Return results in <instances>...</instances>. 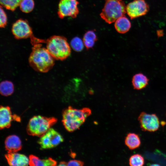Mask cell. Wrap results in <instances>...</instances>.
Listing matches in <instances>:
<instances>
[{"label":"cell","mask_w":166,"mask_h":166,"mask_svg":"<svg viewBox=\"0 0 166 166\" xmlns=\"http://www.w3.org/2000/svg\"><path fill=\"white\" fill-rule=\"evenodd\" d=\"M10 166H27L29 165V159L25 155L17 152H8L5 155Z\"/></svg>","instance_id":"11"},{"label":"cell","mask_w":166,"mask_h":166,"mask_svg":"<svg viewBox=\"0 0 166 166\" xmlns=\"http://www.w3.org/2000/svg\"><path fill=\"white\" fill-rule=\"evenodd\" d=\"M13 118L14 119V116L11 114L10 107L8 106H1L0 108V129L9 128Z\"/></svg>","instance_id":"13"},{"label":"cell","mask_w":166,"mask_h":166,"mask_svg":"<svg viewBox=\"0 0 166 166\" xmlns=\"http://www.w3.org/2000/svg\"><path fill=\"white\" fill-rule=\"evenodd\" d=\"M70 45L74 50L80 52L83 49L84 45L83 41L81 38L78 37H75L71 40Z\"/></svg>","instance_id":"23"},{"label":"cell","mask_w":166,"mask_h":166,"mask_svg":"<svg viewBox=\"0 0 166 166\" xmlns=\"http://www.w3.org/2000/svg\"><path fill=\"white\" fill-rule=\"evenodd\" d=\"M46 49L54 59L63 60L70 55V47L64 37L53 36L46 41Z\"/></svg>","instance_id":"3"},{"label":"cell","mask_w":166,"mask_h":166,"mask_svg":"<svg viewBox=\"0 0 166 166\" xmlns=\"http://www.w3.org/2000/svg\"><path fill=\"white\" fill-rule=\"evenodd\" d=\"M142 131L154 132L160 127L159 118L155 114H149L141 112L138 118Z\"/></svg>","instance_id":"7"},{"label":"cell","mask_w":166,"mask_h":166,"mask_svg":"<svg viewBox=\"0 0 166 166\" xmlns=\"http://www.w3.org/2000/svg\"><path fill=\"white\" fill-rule=\"evenodd\" d=\"M61 135L53 128H50L40 137L38 143L41 149L54 148L63 141Z\"/></svg>","instance_id":"6"},{"label":"cell","mask_w":166,"mask_h":166,"mask_svg":"<svg viewBox=\"0 0 166 166\" xmlns=\"http://www.w3.org/2000/svg\"><path fill=\"white\" fill-rule=\"evenodd\" d=\"M0 26L1 27H4L7 23V18L6 14L2 8V6H0Z\"/></svg>","instance_id":"24"},{"label":"cell","mask_w":166,"mask_h":166,"mask_svg":"<svg viewBox=\"0 0 166 166\" xmlns=\"http://www.w3.org/2000/svg\"><path fill=\"white\" fill-rule=\"evenodd\" d=\"M125 143L129 149L133 150L140 146L141 141L138 135L133 133H129L125 137Z\"/></svg>","instance_id":"16"},{"label":"cell","mask_w":166,"mask_h":166,"mask_svg":"<svg viewBox=\"0 0 166 166\" xmlns=\"http://www.w3.org/2000/svg\"><path fill=\"white\" fill-rule=\"evenodd\" d=\"M5 148L8 152H17L22 148L20 138L14 135L7 136L5 141Z\"/></svg>","instance_id":"12"},{"label":"cell","mask_w":166,"mask_h":166,"mask_svg":"<svg viewBox=\"0 0 166 166\" xmlns=\"http://www.w3.org/2000/svg\"><path fill=\"white\" fill-rule=\"evenodd\" d=\"M14 86L13 83L9 81H4L0 84V92L3 96H7L11 95L14 92Z\"/></svg>","instance_id":"19"},{"label":"cell","mask_w":166,"mask_h":166,"mask_svg":"<svg viewBox=\"0 0 166 166\" xmlns=\"http://www.w3.org/2000/svg\"><path fill=\"white\" fill-rule=\"evenodd\" d=\"M97 40V36L95 32L92 30H89L85 34L83 41L84 45L89 49L93 47Z\"/></svg>","instance_id":"18"},{"label":"cell","mask_w":166,"mask_h":166,"mask_svg":"<svg viewBox=\"0 0 166 166\" xmlns=\"http://www.w3.org/2000/svg\"><path fill=\"white\" fill-rule=\"evenodd\" d=\"M114 26L118 33L124 34L129 30L131 23L129 20L124 16L119 18L115 22Z\"/></svg>","instance_id":"15"},{"label":"cell","mask_w":166,"mask_h":166,"mask_svg":"<svg viewBox=\"0 0 166 166\" xmlns=\"http://www.w3.org/2000/svg\"><path fill=\"white\" fill-rule=\"evenodd\" d=\"M33 45L29 59L30 65L37 71L47 72L54 65V58L46 48L41 47V44L38 43Z\"/></svg>","instance_id":"1"},{"label":"cell","mask_w":166,"mask_h":166,"mask_svg":"<svg viewBox=\"0 0 166 166\" xmlns=\"http://www.w3.org/2000/svg\"><path fill=\"white\" fill-rule=\"evenodd\" d=\"M12 31L15 37L17 39L35 38L33 36L31 29L26 21L19 19L13 25Z\"/></svg>","instance_id":"10"},{"label":"cell","mask_w":166,"mask_h":166,"mask_svg":"<svg viewBox=\"0 0 166 166\" xmlns=\"http://www.w3.org/2000/svg\"><path fill=\"white\" fill-rule=\"evenodd\" d=\"M22 0H0L1 4L6 9L14 10L18 7Z\"/></svg>","instance_id":"20"},{"label":"cell","mask_w":166,"mask_h":166,"mask_svg":"<svg viewBox=\"0 0 166 166\" xmlns=\"http://www.w3.org/2000/svg\"><path fill=\"white\" fill-rule=\"evenodd\" d=\"M84 164L83 162L77 160H72L69 161L67 163V166H81Z\"/></svg>","instance_id":"25"},{"label":"cell","mask_w":166,"mask_h":166,"mask_svg":"<svg viewBox=\"0 0 166 166\" xmlns=\"http://www.w3.org/2000/svg\"><path fill=\"white\" fill-rule=\"evenodd\" d=\"M148 79L144 74L139 73L134 75L132 78V82L133 87L136 89H141L148 85Z\"/></svg>","instance_id":"17"},{"label":"cell","mask_w":166,"mask_h":166,"mask_svg":"<svg viewBox=\"0 0 166 166\" xmlns=\"http://www.w3.org/2000/svg\"><path fill=\"white\" fill-rule=\"evenodd\" d=\"M30 166H54L57 165V162L51 158L46 159H40L37 156L31 155L29 156Z\"/></svg>","instance_id":"14"},{"label":"cell","mask_w":166,"mask_h":166,"mask_svg":"<svg viewBox=\"0 0 166 166\" xmlns=\"http://www.w3.org/2000/svg\"><path fill=\"white\" fill-rule=\"evenodd\" d=\"M91 113L88 108L77 109L69 106L62 112V122L66 130L72 132L78 129Z\"/></svg>","instance_id":"2"},{"label":"cell","mask_w":166,"mask_h":166,"mask_svg":"<svg viewBox=\"0 0 166 166\" xmlns=\"http://www.w3.org/2000/svg\"><path fill=\"white\" fill-rule=\"evenodd\" d=\"M34 5L33 0H22L19 6L22 12L28 13L33 10Z\"/></svg>","instance_id":"21"},{"label":"cell","mask_w":166,"mask_h":166,"mask_svg":"<svg viewBox=\"0 0 166 166\" xmlns=\"http://www.w3.org/2000/svg\"><path fill=\"white\" fill-rule=\"evenodd\" d=\"M144 163V157L139 154L132 156L129 159V164L132 166H142Z\"/></svg>","instance_id":"22"},{"label":"cell","mask_w":166,"mask_h":166,"mask_svg":"<svg viewBox=\"0 0 166 166\" xmlns=\"http://www.w3.org/2000/svg\"><path fill=\"white\" fill-rule=\"evenodd\" d=\"M149 9V6L144 0H134L126 6V13L131 19L145 15Z\"/></svg>","instance_id":"9"},{"label":"cell","mask_w":166,"mask_h":166,"mask_svg":"<svg viewBox=\"0 0 166 166\" xmlns=\"http://www.w3.org/2000/svg\"><path fill=\"white\" fill-rule=\"evenodd\" d=\"M126 13V6L122 0H106L100 16L106 22L111 24Z\"/></svg>","instance_id":"4"},{"label":"cell","mask_w":166,"mask_h":166,"mask_svg":"<svg viewBox=\"0 0 166 166\" xmlns=\"http://www.w3.org/2000/svg\"><path fill=\"white\" fill-rule=\"evenodd\" d=\"M57 121L54 117L34 116L28 122L26 129L27 133L30 135L41 137L55 124Z\"/></svg>","instance_id":"5"},{"label":"cell","mask_w":166,"mask_h":166,"mask_svg":"<svg viewBox=\"0 0 166 166\" xmlns=\"http://www.w3.org/2000/svg\"><path fill=\"white\" fill-rule=\"evenodd\" d=\"M59 166H66L67 165V163L64 161H61L60 162L59 164L58 165Z\"/></svg>","instance_id":"26"},{"label":"cell","mask_w":166,"mask_h":166,"mask_svg":"<svg viewBox=\"0 0 166 166\" xmlns=\"http://www.w3.org/2000/svg\"><path fill=\"white\" fill-rule=\"evenodd\" d=\"M77 0H61L59 4L58 14L63 18L66 17H76L79 13Z\"/></svg>","instance_id":"8"}]
</instances>
